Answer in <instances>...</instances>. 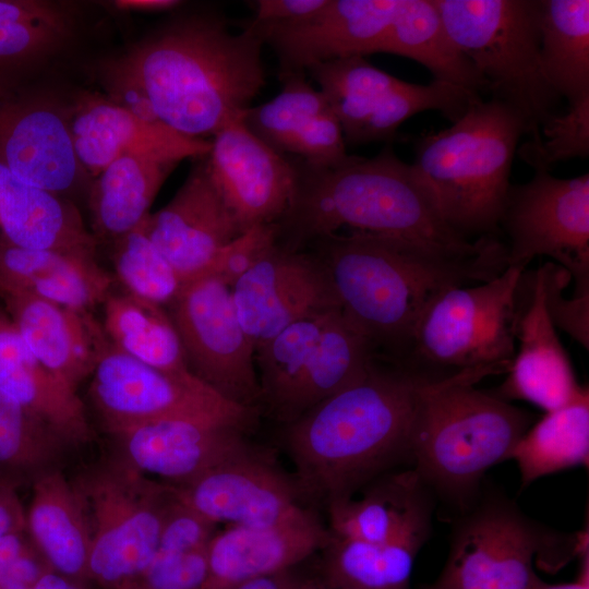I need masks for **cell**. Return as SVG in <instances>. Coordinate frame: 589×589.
Here are the masks:
<instances>
[{"instance_id": "1", "label": "cell", "mask_w": 589, "mask_h": 589, "mask_svg": "<svg viewBox=\"0 0 589 589\" xmlns=\"http://www.w3.org/2000/svg\"><path fill=\"white\" fill-rule=\"evenodd\" d=\"M263 37L216 14L177 20L109 70L115 103L196 140L243 118L265 85Z\"/></svg>"}, {"instance_id": "2", "label": "cell", "mask_w": 589, "mask_h": 589, "mask_svg": "<svg viewBox=\"0 0 589 589\" xmlns=\"http://www.w3.org/2000/svg\"><path fill=\"white\" fill-rule=\"evenodd\" d=\"M305 250L324 266L344 315L386 361L400 354L436 296L489 281L508 266L506 245L497 237L466 255L360 231L323 237Z\"/></svg>"}, {"instance_id": "3", "label": "cell", "mask_w": 589, "mask_h": 589, "mask_svg": "<svg viewBox=\"0 0 589 589\" xmlns=\"http://www.w3.org/2000/svg\"><path fill=\"white\" fill-rule=\"evenodd\" d=\"M424 384L376 357L358 382L283 425V444L308 505L350 497L410 460L412 420Z\"/></svg>"}, {"instance_id": "4", "label": "cell", "mask_w": 589, "mask_h": 589, "mask_svg": "<svg viewBox=\"0 0 589 589\" xmlns=\"http://www.w3.org/2000/svg\"><path fill=\"white\" fill-rule=\"evenodd\" d=\"M294 188L289 206L275 224L277 243L303 251L342 229L395 238L421 247L466 255L490 237L470 241L441 219L412 167L390 146L376 156H351L334 166L292 160Z\"/></svg>"}, {"instance_id": "5", "label": "cell", "mask_w": 589, "mask_h": 589, "mask_svg": "<svg viewBox=\"0 0 589 589\" xmlns=\"http://www.w3.org/2000/svg\"><path fill=\"white\" fill-rule=\"evenodd\" d=\"M520 115L497 99L473 103L453 124L414 142L412 170L444 224L457 235L496 237L520 137Z\"/></svg>"}, {"instance_id": "6", "label": "cell", "mask_w": 589, "mask_h": 589, "mask_svg": "<svg viewBox=\"0 0 589 589\" xmlns=\"http://www.w3.org/2000/svg\"><path fill=\"white\" fill-rule=\"evenodd\" d=\"M476 384L422 386L410 433V460L429 488L468 509L486 470L509 460L533 417Z\"/></svg>"}, {"instance_id": "7", "label": "cell", "mask_w": 589, "mask_h": 589, "mask_svg": "<svg viewBox=\"0 0 589 589\" xmlns=\"http://www.w3.org/2000/svg\"><path fill=\"white\" fill-rule=\"evenodd\" d=\"M525 269L507 266L489 281L441 292L390 362L426 383L477 384L507 373L516 353L517 290Z\"/></svg>"}, {"instance_id": "8", "label": "cell", "mask_w": 589, "mask_h": 589, "mask_svg": "<svg viewBox=\"0 0 589 589\" xmlns=\"http://www.w3.org/2000/svg\"><path fill=\"white\" fill-rule=\"evenodd\" d=\"M456 46L492 98L517 111L531 142L554 115L560 96L540 57V0H434Z\"/></svg>"}, {"instance_id": "9", "label": "cell", "mask_w": 589, "mask_h": 589, "mask_svg": "<svg viewBox=\"0 0 589 589\" xmlns=\"http://www.w3.org/2000/svg\"><path fill=\"white\" fill-rule=\"evenodd\" d=\"M375 358L339 308L298 320L255 349L260 412L286 425L362 378Z\"/></svg>"}, {"instance_id": "10", "label": "cell", "mask_w": 589, "mask_h": 589, "mask_svg": "<svg viewBox=\"0 0 589 589\" xmlns=\"http://www.w3.org/2000/svg\"><path fill=\"white\" fill-rule=\"evenodd\" d=\"M88 518V580L120 589L141 579L159 543L173 493L109 452L71 479Z\"/></svg>"}, {"instance_id": "11", "label": "cell", "mask_w": 589, "mask_h": 589, "mask_svg": "<svg viewBox=\"0 0 589 589\" xmlns=\"http://www.w3.org/2000/svg\"><path fill=\"white\" fill-rule=\"evenodd\" d=\"M456 524L434 589H532L533 561L555 572L589 546L588 531L565 541L529 520L503 496L471 505Z\"/></svg>"}, {"instance_id": "12", "label": "cell", "mask_w": 589, "mask_h": 589, "mask_svg": "<svg viewBox=\"0 0 589 589\" xmlns=\"http://www.w3.org/2000/svg\"><path fill=\"white\" fill-rule=\"evenodd\" d=\"M88 399L109 435L159 420L231 425L248 434L261 416L227 400L195 375H176L147 365L106 344L89 377Z\"/></svg>"}, {"instance_id": "13", "label": "cell", "mask_w": 589, "mask_h": 589, "mask_svg": "<svg viewBox=\"0 0 589 589\" xmlns=\"http://www.w3.org/2000/svg\"><path fill=\"white\" fill-rule=\"evenodd\" d=\"M306 72L329 101L350 146L392 141L406 120L425 110H437L454 122L481 99L437 81L421 85L399 80L364 56L335 59Z\"/></svg>"}, {"instance_id": "14", "label": "cell", "mask_w": 589, "mask_h": 589, "mask_svg": "<svg viewBox=\"0 0 589 589\" xmlns=\"http://www.w3.org/2000/svg\"><path fill=\"white\" fill-rule=\"evenodd\" d=\"M501 229L508 266L526 268L548 256L574 278L575 294H589V173L561 179L539 170L530 181L510 184Z\"/></svg>"}, {"instance_id": "15", "label": "cell", "mask_w": 589, "mask_h": 589, "mask_svg": "<svg viewBox=\"0 0 589 589\" xmlns=\"http://www.w3.org/2000/svg\"><path fill=\"white\" fill-rule=\"evenodd\" d=\"M166 309L191 373L227 400L260 411L255 349L238 318L230 286L202 275L187 281Z\"/></svg>"}, {"instance_id": "16", "label": "cell", "mask_w": 589, "mask_h": 589, "mask_svg": "<svg viewBox=\"0 0 589 589\" xmlns=\"http://www.w3.org/2000/svg\"><path fill=\"white\" fill-rule=\"evenodd\" d=\"M230 288L238 318L254 349L298 320L339 308L315 254L278 243Z\"/></svg>"}, {"instance_id": "17", "label": "cell", "mask_w": 589, "mask_h": 589, "mask_svg": "<svg viewBox=\"0 0 589 589\" xmlns=\"http://www.w3.org/2000/svg\"><path fill=\"white\" fill-rule=\"evenodd\" d=\"M170 486L179 501L215 524L268 527L310 506L294 477L262 446L189 483Z\"/></svg>"}, {"instance_id": "18", "label": "cell", "mask_w": 589, "mask_h": 589, "mask_svg": "<svg viewBox=\"0 0 589 589\" xmlns=\"http://www.w3.org/2000/svg\"><path fill=\"white\" fill-rule=\"evenodd\" d=\"M400 0H327L315 13L289 22L250 21L272 47L279 75L306 73L317 64L375 53Z\"/></svg>"}, {"instance_id": "19", "label": "cell", "mask_w": 589, "mask_h": 589, "mask_svg": "<svg viewBox=\"0 0 589 589\" xmlns=\"http://www.w3.org/2000/svg\"><path fill=\"white\" fill-rule=\"evenodd\" d=\"M206 163L242 233L276 224L287 211L294 188L292 160L253 134L243 118L212 137Z\"/></svg>"}, {"instance_id": "20", "label": "cell", "mask_w": 589, "mask_h": 589, "mask_svg": "<svg viewBox=\"0 0 589 589\" xmlns=\"http://www.w3.org/2000/svg\"><path fill=\"white\" fill-rule=\"evenodd\" d=\"M250 434L231 425L159 420L109 434L110 453L160 482L182 485L260 446Z\"/></svg>"}, {"instance_id": "21", "label": "cell", "mask_w": 589, "mask_h": 589, "mask_svg": "<svg viewBox=\"0 0 589 589\" xmlns=\"http://www.w3.org/2000/svg\"><path fill=\"white\" fill-rule=\"evenodd\" d=\"M518 349L507 377L494 394L508 401L525 400L550 412L588 390L576 380L545 304L543 269L524 271L517 290Z\"/></svg>"}, {"instance_id": "22", "label": "cell", "mask_w": 589, "mask_h": 589, "mask_svg": "<svg viewBox=\"0 0 589 589\" xmlns=\"http://www.w3.org/2000/svg\"><path fill=\"white\" fill-rule=\"evenodd\" d=\"M0 164L57 195L73 189L83 169L69 122L23 86L0 93Z\"/></svg>"}, {"instance_id": "23", "label": "cell", "mask_w": 589, "mask_h": 589, "mask_svg": "<svg viewBox=\"0 0 589 589\" xmlns=\"http://www.w3.org/2000/svg\"><path fill=\"white\" fill-rule=\"evenodd\" d=\"M145 225L184 283L204 275L220 250L242 233L211 179L206 156L170 202L147 215Z\"/></svg>"}, {"instance_id": "24", "label": "cell", "mask_w": 589, "mask_h": 589, "mask_svg": "<svg viewBox=\"0 0 589 589\" xmlns=\"http://www.w3.org/2000/svg\"><path fill=\"white\" fill-rule=\"evenodd\" d=\"M332 538L313 506L274 526L228 525L208 543L205 589H229L299 566L321 552Z\"/></svg>"}, {"instance_id": "25", "label": "cell", "mask_w": 589, "mask_h": 589, "mask_svg": "<svg viewBox=\"0 0 589 589\" xmlns=\"http://www.w3.org/2000/svg\"><path fill=\"white\" fill-rule=\"evenodd\" d=\"M281 89L243 117L247 128L276 152L313 165L334 166L349 155L336 113L305 73L279 75Z\"/></svg>"}, {"instance_id": "26", "label": "cell", "mask_w": 589, "mask_h": 589, "mask_svg": "<svg viewBox=\"0 0 589 589\" xmlns=\"http://www.w3.org/2000/svg\"><path fill=\"white\" fill-rule=\"evenodd\" d=\"M359 498L327 504L334 537L371 543H405L421 548L432 514L430 488L418 472H386L368 483Z\"/></svg>"}, {"instance_id": "27", "label": "cell", "mask_w": 589, "mask_h": 589, "mask_svg": "<svg viewBox=\"0 0 589 589\" xmlns=\"http://www.w3.org/2000/svg\"><path fill=\"white\" fill-rule=\"evenodd\" d=\"M3 309L36 358L77 390L108 342L101 324L81 312L28 293L0 290Z\"/></svg>"}, {"instance_id": "28", "label": "cell", "mask_w": 589, "mask_h": 589, "mask_svg": "<svg viewBox=\"0 0 589 589\" xmlns=\"http://www.w3.org/2000/svg\"><path fill=\"white\" fill-rule=\"evenodd\" d=\"M69 125L76 157L82 168L94 176L124 154L156 155L181 161L188 157H204L211 149L208 140L187 137L103 98L81 103Z\"/></svg>"}, {"instance_id": "29", "label": "cell", "mask_w": 589, "mask_h": 589, "mask_svg": "<svg viewBox=\"0 0 589 589\" xmlns=\"http://www.w3.org/2000/svg\"><path fill=\"white\" fill-rule=\"evenodd\" d=\"M0 390L36 413L73 448L95 440L77 392L36 358L1 306Z\"/></svg>"}, {"instance_id": "30", "label": "cell", "mask_w": 589, "mask_h": 589, "mask_svg": "<svg viewBox=\"0 0 589 589\" xmlns=\"http://www.w3.org/2000/svg\"><path fill=\"white\" fill-rule=\"evenodd\" d=\"M1 237L11 244L95 259L96 238L76 207L26 183L0 164Z\"/></svg>"}, {"instance_id": "31", "label": "cell", "mask_w": 589, "mask_h": 589, "mask_svg": "<svg viewBox=\"0 0 589 589\" xmlns=\"http://www.w3.org/2000/svg\"><path fill=\"white\" fill-rule=\"evenodd\" d=\"M25 508V531L52 572L91 585V530L84 505L63 470L38 479ZM92 586V585H91Z\"/></svg>"}, {"instance_id": "32", "label": "cell", "mask_w": 589, "mask_h": 589, "mask_svg": "<svg viewBox=\"0 0 589 589\" xmlns=\"http://www.w3.org/2000/svg\"><path fill=\"white\" fill-rule=\"evenodd\" d=\"M112 277L96 259L11 244L0 237V290L28 293L81 312L103 304Z\"/></svg>"}, {"instance_id": "33", "label": "cell", "mask_w": 589, "mask_h": 589, "mask_svg": "<svg viewBox=\"0 0 589 589\" xmlns=\"http://www.w3.org/2000/svg\"><path fill=\"white\" fill-rule=\"evenodd\" d=\"M377 52L414 60L434 81L479 95L486 91L483 79L450 38L434 0H400Z\"/></svg>"}, {"instance_id": "34", "label": "cell", "mask_w": 589, "mask_h": 589, "mask_svg": "<svg viewBox=\"0 0 589 589\" xmlns=\"http://www.w3.org/2000/svg\"><path fill=\"white\" fill-rule=\"evenodd\" d=\"M179 163L146 154H124L111 161L96 176L89 192L95 235L113 240L136 227Z\"/></svg>"}, {"instance_id": "35", "label": "cell", "mask_w": 589, "mask_h": 589, "mask_svg": "<svg viewBox=\"0 0 589 589\" xmlns=\"http://www.w3.org/2000/svg\"><path fill=\"white\" fill-rule=\"evenodd\" d=\"M103 306L101 327L111 346L164 372L192 374L176 326L165 306L112 291Z\"/></svg>"}, {"instance_id": "36", "label": "cell", "mask_w": 589, "mask_h": 589, "mask_svg": "<svg viewBox=\"0 0 589 589\" xmlns=\"http://www.w3.org/2000/svg\"><path fill=\"white\" fill-rule=\"evenodd\" d=\"M540 57L560 97L573 104L589 96L588 0H540Z\"/></svg>"}, {"instance_id": "37", "label": "cell", "mask_w": 589, "mask_h": 589, "mask_svg": "<svg viewBox=\"0 0 589 589\" xmlns=\"http://www.w3.org/2000/svg\"><path fill=\"white\" fill-rule=\"evenodd\" d=\"M72 449L47 422L0 390V484L31 488L62 470Z\"/></svg>"}, {"instance_id": "38", "label": "cell", "mask_w": 589, "mask_h": 589, "mask_svg": "<svg viewBox=\"0 0 589 589\" xmlns=\"http://www.w3.org/2000/svg\"><path fill=\"white\" fill-rule=\"evenodd\" d=\"M521 488L572 467L588 466L589 392L531 424L512 450Z\"/></svg>"}, {"instance_id": "39", "label": "cell", "mask_w": 589, "mask_h": 589, "mask_svg": "<svg viewBox=\"0 0 589 589\" xmlns=\"http://www.w3.org/2000/svg\"><path fill=\"white\" fill-rule=\"evenodd\" d=\"M70 33V19L57 4L0 0V93L21 86V75L59 48Z\"/></svg>"}, {"instance_id": "40", "label": "cell", "mask_w": 589, "mask_h": 589, "mask_svg": "<svg viewBox=\"0 0 589 589\" xmlns=\"http://www.w3.org/2000/svg\"><path fill=\"white\" fill-rule=\"evenodd\" d=\"M421 548L334 537L321 551L316 575L330 589H409Z\"/></svg>"}, {"instance_id": "41", "label": "cell", "mask_w": 589, "mask_h": 589, "mask_svg": "<svg viewBox=\"0 0 589 589\" xmlns=\"http://www.w3.org/2000/svg\"><path fill=\"white\" fill-rule=\"evenodd\" d=\"M146 217L112 240L111 262L125 293L167 308L185 283L149 239Z\"/></svg>"}, {"instance_id": "42", "label": "cell", "mask_w": 589, "mask_h": 589, "mask_svg": "<svg viewBox=\"0 0 589 589\" xmlns=\"http://www.w3.org/2000/svg\"><path fill=\"white\" fill-rule=\"evenodd\" d=\"M541 140L528 141L518 151L534 171H550L560 161L589 155V96L569 104L563 115H554L540 130Z\"/></svg>"}, {"instance_id": "43", "label": "cell", "mask_w": 589, "mask_h": 589, "mask_svg": "<svg viewBox=\"0 0 589 589\" xmlns=\"http://www.w3.org/2000/svg\"><path fill=\"white\" fill-rule=\"evenodd\" d=\"M542 266L545 304L555 327L568 333L586 350L589 348V294L563 297L570 274L562 266L545 262Z\"/></svg>"}, {"instance_id": "44", "label": "cell", "mask_w": 589, "mask_h": 589, "mask_svg": "<svg viewBox=\"0 0 589 589\" xmlns=\"http://www.w3.org/2000/svg\"><path fill=\"white\" fill-rule=\"evenodd\" d=\"M207 546L156 552L139 581L148 589H205L208 577Z\"/></svg>"}, {"instance_id": "45", "label": "cell", "mask_w": 589, "mask_h": 589, "mask_svg": "<svg viewBox=\"0 0 589 589\" xmlns=\"http://www.w3.org/2000/svg\"><path fill=\"white\" fill-rule=\"evenodd\" d=\"M276 243L275 224L253 227L221 249L205 274L215 275L231 287Z\"/></svg>"}, {"instance_id": "46", "label": "cell", "mask_w": 589, "mask_h": 589, "mask_svg": "<svg viewBox=\"0 0 589 589\" xmlns=\"http://www.w3.org/2000/svg\"><path fill=\"white\" fill-rule=\"evenodd\" d=\"M216 525L179 501L173 493L165 515L156 552H180L206 548L217 532Z\"/></svg>"}, {"instance_id": "47", "label": "cell", "mask_w": 589, "mask_h": 589, "mask_svg": "<svg viewBox=\"0 0 589 589\" xmlns=\"http://www.w3.org/2000/svg\"><path fill=\"white\" fill-rule=\"evenodd\" d=\"M49 570V565L29 543L1 577L0 589H31Z\"/></svg>"}, {"instance_id": "48", "label": "cell", "mask_w": 589, "mask_h": 589, "mask_svg": "<svg viewBox=\"0 0 589 589\" xmlns=\"http://www.w3.org/2000/svg\"><path fill=\"white\" fill-rule=\"evenodd\" d=\"M327 0H259L254 21L289 22L306 17L322 9Z\"/></svg>"}, {"instance_id": "49", "label": "cell", "mask_w": 589, "mask_h": 589, "mask_svg": "<svg viewBox=\"0 0 589 589\" xmlns=\"http://www.w3.org/2000/svg\"><path fill=\"white\" fill-rule=\"evenodd\" d=\"M25 530V507L17 490L0 484V538Z\"/></svg>"}, {"instance_id": "50", "label": "cell", "mask_w": 589, "mask_h": 589, "mask_svg": "<svg viewBox=\"0 0 589 589\" xmlns=\"http://www.w3.org/2000/svg\"><path fill=\"white\" fill-rule=\"evenodd\" d=\"M308 574L299 566L253 578L229 589H301Z\"/></svg>"}, {"instance_id": "51", "label": "cell", "mask_w": 589, "mask_h": 589, "mask_svg": "<svg viewBox=\"0 0 589 589\" xmlns=\"http://www.w3.org/2000/svg\"><path fill=\"white\" fill-rule=\"evenodd\" d=\"M29 543L31 541L25 530L0 538V579Z\"/></svg>"}, {"instance_id": "52", "label": "cell", "mask_w": 589, "mask_h": 589, "mask_svg": "<svg viewBox=\"0 0 589 589\" xmlns=\"http://www.w3.org/2000/svg\"><path fill=\"white\" fill-rule=\"evenodd\" d=\"M580 568L577 579L572 582L551 585L539 578L532 589H589V546L579 555Z\"/></svg>"}, {"instance_id": "53", "label": "cell", "mask_w": 589, "mask_h": 589, "mask_svg": "<svg viewBox=\"0 0 589 589\" xmlns=\"http://www.w3.org/2000/svg\"><path fill=\"white\" fill-rule=\"evenodd\" d=\"M115 4L122 10L165 11L179 7L181 2L177 0H119Z\"/></svg>"}, {"instance_id": "54", "label": "cell", "mask_w": 589, "mask_h": 589, "mask_svg": "<svg viewBox=\"0 0 589 589\" xmlns=\"http://www.w3.org/2000/svg\"><path fill=\"white\" fill-rule=\"evenodd\" d=\"M35 589H94L91 585L71 580L52 570L47 572L35 585Z\"/></svg>"}, {"instance_id": "55", "label": "cell", "mask_w": 589, "mask_h": 589, "mask_svg": "<svg viewBox=\"0 0 589 589\" xmlns=\"http://www.w3.org/2000/svg\"><path fill=\"white\" fill-rule=\"evenodd\" d=\"M301 589H330V588H328L316 575V573H314L313 575L312 574L308 575Z\"/></svg>"}, {"instance_id": "56", "label": "cell", "mask_w": 589, "mask_h": 589, "mask_svg": "<svg viewBox=\"0 0 589 589\" xmlns=\"http://www.w3.org/2000/svg\"><path fill=\"white\" fill-rule=\"evenodd\" d=\"M120 589H148V588L137 580V581L130 582L121 587Z\"/></svg>"}, {"instance_id": "57", "label": "cell", "mask_w": 589, "mask_h": 589, "mask_svg": "<svg viewBox=\"0 0 589 589\" xmlns=\"http://www.w3.org/2000/svg\"><path fill=\"white\" fill-rule=\"evenodd\" d=\"M426 589H434V588L431 586V587H429V588H426Z\"/></svg>"}, {"instance_id": "58", "label": "cell", "mask_w": 589, "mask_h": 589, "mask_svg": "<svg viewBox=\"0 0 589 589\" xmlns=\"http://www.w3.org/2000/svg\"><path fill=\"white\" fill-rule=\"evenodd\" d=\"M31 589H35V586L33 588H31Z\"/></svg>"}]
</instances>
